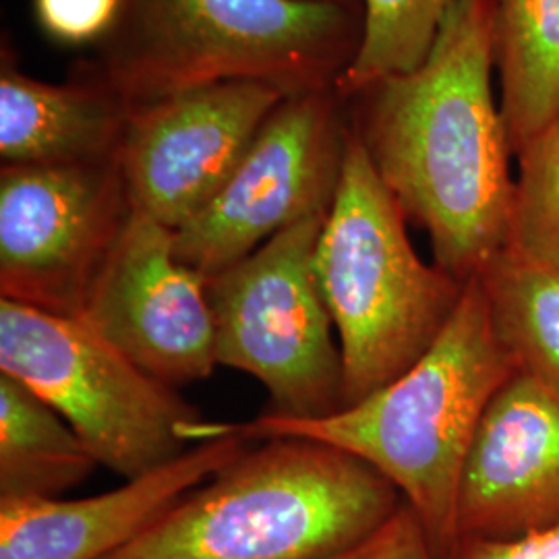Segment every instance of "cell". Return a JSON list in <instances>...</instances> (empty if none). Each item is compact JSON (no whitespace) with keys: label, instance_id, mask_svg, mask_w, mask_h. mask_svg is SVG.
<instances>
[{"label":"cell","instance_id":"19","mask_svg":"<svg viewBox=\"0 0 559 559\" xmlns=\"http://www.w3.org/2000/svg\"><path fill=\"white\" fill-rule=\"evenodd\" d=\"M516 158L503 249L559 267V117L526 141Z\"/></svg>","mask_w":559,"mask_h":559},{"label":"cell","instance_id":"2","mask_svg":"<svg viewBox=\"0 0 559 559\" xmlns=\"http://www.w3.org/2000/svg\"><path fill=\"white\" fill-rule=\"evenodd\" d=\"M516 365L493 328L479 280L464 286L454 318L411 369L325 419L261 415L237 423L251 440L305 438L367 462L417 514L438 559L459 539L460 477L485 411Z\"/></svg>","mask_w":559,"mask_h":559},{"label":"cell","instance_id":"20","mask_svg":"<svg viewBox=\"0 0 559 559\" xmlns=\"http://www.w3.org/2000/svg\"><path fill=\"white\" fill-rule=\"evenodd\" d=\"M124 0H34L41 32L60 46H100L122 15Z\"/></svg>","mask_w":559,"mask_h":559},{"label":"cell","instance_id":"3","mask_svg":"<svg viewBox=\"0 0 559 559\" xmlns=\"http://www.w3.org/2000/svg\"><path fill=\"white\" fill-rule=\"evenodd\" d=\"M400 503L399 489L357 456L321 441L270 438L104 559H332Z\"/></svg>","mask_w":559,"mask_h":559},{"label":"cell","instance_id":"6","mask_svg":"<svg viewBox=\"0 0 559 559\" xmlns=\"http://www.w3.org/2000/svg\"><path fill=\"white\" fill-rule=\"evenodd\" d=\"M0 373L46 400L98 464L138 479L210 440V423L80 318L0 300Z\"/></svg>","mask_w":559,"mask_h":559},{"label":"cell","instance_id":"22","mask_svg":"<svg viewBox=\"0 0 559 559\" xmlns=\"http://www.w3.org/2000/svg\"><path fill=\"white\" fill-rule=\"evenodd\" d=\"M445 559H559V520L516 537H460Z\"/></svg>","mask_w":559,"mask_h":559},{"label":"cell","instance_id":"10","mask_svg":"<svg viewBox=\"0 0 559 559\" xmlns=\"http://www.w3.org/2000/svg\"><path fill=\"white\" fill-rule=\"evenodd\" d=\"M284 98L270 83L222 81L135 106L117 150L133 212L170 230L195 218Z\"/></svg>","mask_w":559,"mask_h":559},{"label":"cell","instance_id":"21","mask_svg":"<svg viewBox=\"0 0 559 559\" xmlns=\"http://www.w3.org/2000/svg\"><path fill=\"white\" fill-rule=\"evenodd\" d=\"M332 559H438L417 514L402 501L369 537Z\"/></svg>","mask_w":559,"mask_h":559},{"label":"cell","instance_id":"9","mask_svg":"<svg viewBox=\"0 0 559 559\" xmlns=\"http://www.w3.org/2000/svg\"><path fill=\"white\" fill-rule=\"evenodd\" d=\"M131 201L117 156L0 168V297L78 318Z\"/></svg>","mask_w":559,"mask_h":559},{"label":"cell","instance_id":"1","mask_svg":"<svg viewBox=\"0 0 559 559\" xmlns=\"http://www.w3.org/2000/svg\"><path fill=\"white\" fill-rule=\"evenodd\" d=\"M493 73L489 0H456L415 69L346 100L381 182L460 282L503 249L512 210L516 158Z\"/></svg>","mask_w":559,"mask_h":559},{"label":"cell","instance_id":"4","mask_svg":"<svg viewBox=\"0 0 559 559\" xmlns=\"http://www.w3.org/2000/svg\"><path fill=\"white\" fill-rule=\"evenodd\" d=\"M360 32V7L330 0H124L98 57L75 73L133 108L222 81L297 96L336 90Z\"/></svg>","mask_w":559,"mask_h":559},{"label":"cell","instance_id":"17","mask_svg":"<svg viewBox=\"0 0 559 559\" xmlns=\"http://www.w3.org/2000/svg\"><path fill=\"white\" fill-rule=\"evenodd\" d=\"M475 278L516 369L559 394V267L501 249Z\"/></svg>","mask_w":559,"mask_h":559},{"label":"cell","instance_id":"5","mask_svg":"<svg viewBox=\"0 0 559 559\" xmlns=\"http://www.w3.org/2000/svg\"><path fill=\"white\" fill-rule=\"evenodd\" d=\"M406 224L350 127L338 191L313 255L338 334L342 408L411 369L459 309L466 282L420 260Z\"/></svg>","mask_w":559,"mask_h":559},{"label":"cell","instance_id":"13","mask_svg":"<svg viewBox=\"0 0 559 559\" xmlns=\"http://www.w3.org/2000/svg\"><path fill=\"white\" fill-rule=\"evenodd\" d=\"M253 443L237 423H218L214 438L117 489L81 500H0V559L108 558Z\"/></svg>","mask_w":559,"mask_h":559},{"label":"cell","instance_id":"8","mask_svg":"<svg viewBox=\"0 0 559 559\" xmlns=\"http://www.w3.org/2000/svg\"><path fill=\"white\" fill-rule=\"evenodd\" d=\"M344 104L336 90L280 102L214 200L175 230L177 258L207 278L328 212L350 131Z\"/></svg>","mask_w":559,"mask_h":559},{"label":"cell","instance_id":"14","mask_svg":"<svg viewBox=\"0 0 559 559\" xmlns=\"http://www.w3.org/2000/svg\"><path fill=\"white\" fill-rule=\"evenodd\" d=\"M133 106L100 81L75 73L46 83L23 73L4 46L0 59L2 164H60L117 156Z\"/></svg>","mask_w":559,"mask_h":559},{"label":"cell","instance_id":"15","mask_svg":"<svg viewBox=\"0 0 559 559\" xmlns=\"http://www.w3.org/2000/svg\"><path fill=\"white\" fill-rule=\"evenodd\" d=\"M501 117L514 154L559 117V0H489Z\"/></svg>","mask_w":559,"mask_h":559},{"label":"cell","instance_id":"18","mask_svg":"<svg viewBox=\"0 0 559 559\" xmlns=\"http://www.w3.org/2000/svg\"><path fill=\"white\" fill-rule=\"evenodd\" d=\"M454 4L456 0H360L359 50L336 85L340 98L350 100L378 81L415 69Z\"/></svg>","mask_w":559,"mask_h":559},{"label":"cell","instance_id":"11","mask_svg":"<svg viewBox=\"0 0 559 559\" xmlns=\"http://www.w3.org/2000/svg\"><path fill=\"white\" fill-rule=\"evenodd\" d=\"M78 318L177 390L218 367L205 276L177 258L175 230L140 212H131Z\"/></svg>","mask_w":559,"mask_h":559},{"label":"cell","instance_id":"23","mask_svg":"<svg viewBox=\"0 0 559 559\" xmlns=\"http://www.w3.org/2000/svg\"><path fill=\"white\" fill-rule=\"evenodd\" d=\"M330 2H344V4H353V7H360V0H330Z\"/></svg>","mask_w":559,"mask_h":559},{"label":"cell","instance_id":"12","mask_svg":"<svg viewBox=\"0 0 559 559\" xmlns=\"http://www.w3.org/2000/svg\"><path fill=\"white\" fill-rule=\"evenodd\" d=\"M559 520V394L516 371L485 411L460 477V537H516Z\"/></svg>","mask_w":559,"mask_h":559},{"label":"cell","instance_id":"16","mask_svg":"<svg viewBox=\"0 0 559 559\" xmlns=\"http://www.w3.org/2000/svg\"><path fill=\"white\" fill-rule=\"evenodd\" d=\"M98 466L46 400L0 373V500H55Z\"/></svg>","mask_w":559,"mask_h":559},{"label":"cell","instance_id":"7","mask_svg":"<svg viewBox=\"0 0 559 559\" xmlns=\"http://www.w3.org/2000/svg\"><path fill=\"white\" fill-rule=\"evenodd\" d=\"M328 212L205 278L218 365L260 381L270 399L267 417L325 419L342 408L336 330L313 274Z\"/></svg>","mask_w":559,"mask_h":559}]
</instances>
